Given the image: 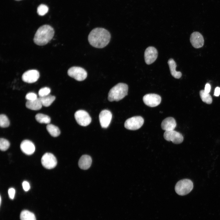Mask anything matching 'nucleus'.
<instances>
[{
    "mask_svg": "<svg viewBox=\"0 0 220 220\" xmlns=\"http://www.w3.org/2000/svg\"><path fill=\"white\" fill-rule=\"evenodd\" d=\"M46 128L49 133L53 137H57L60 134V131L59 128L53 124H48Z\"/></svg>",
    "mask_w": 220,
    "mask_h": 220,
    "instance_id": "aec40b11",
    "label": "nucleus"
},
{
    "mask_svg": "<svg viewBox=\"0 0 220 220\" xmlns=\"http://www.w3.org/2000/svg\"><path fill=\"white\" fill-rule=\"evenodd\" d=\"M20 148L23 152L28 155L33 154L35 150V147L33 143L28 140H24L21 142Z\"/></svg>",
    "mask_w": 220,
    "mask_h": 220,
    "instance_id": "2eb2a0df",
    "label": "nucleus"
},
{
    "mask_svg": "<svg viewBox=\"0 0 220 220\" xmlns=\"http://www.w3.org/2000/svg\"><path fill=\"white\" fill-rule=\"evenodd\" d=\"M1 197L0 196V204H1Z\"/></svg>",
    "mask_w": 220,
    "mask_h": 220,
    "instance_id": "72a5a7b5",
    "label": "nucleus"
},
{
    "mask_svg": "<svg viewBox=\"0 0 220 220\" xmlns=\"http://www.w3.org/2000/svg\"><path fill=\"white\" fill-rule=\"evenodd\" d=\"M110 38V34L108 30L104 28H97L90 31L88 36V40L93 46L102 48L108 44Z\"/></svg>",
    "mask_w": 220,
    "mask_h": 220,
    "instance_id": "f257e3e1",
    "label": "nucleus"
},
{
    "mask_svg": "<svg viewBox=\"0 0 220 220\" xmlns=\"http://www.w3.org/2000/svg\"><path fill=\"white\" fill-rule=\"evenodd\" d=\"M9 125V121L8 117L5 115L0 116V126L1 127H8Z\"/></svg>",
    "mask_w": 220,
    "mask_h": 220,
    "instance_id": "393cba45",
    "label": "nucleus"
},
{
    "mask_svg": "<svg viewBox=\"0 0 220 220\" xmlns=\"http://www.w3.org/2000/svg\"><path fill=\"white\" fill-rule=\"evenodd\" d=\"M37 98L36 94L33 92H30L28 93L25 96V98L27 101L34 100Z\"/></svg>",
    "mask_w": 220,
    "mask_h": 220,
    "instance_id": "c85d7f7f",
    "label": "nucleus"
},
{
    "mask_svg": "<svg viewBox=\"0 0 220 220\" xmlns=\"http://www.w3.org/2000/svg\"><path fill=\"white\" fill-rule=\"evenodd\" d=\"M128 85L124 83H119L110 90L108 95V99L110 101H119L127 95Z\"/></svg>",
    "mask_w": 220,
    "mask_h": 220,
    "instance_id": "7ed1b4c3",
    "label": "nucleus"
},
{
    "mask_svg": "<svg viewBox=\"0 0 220 220\" xmlns=\"http://www.w3.org/2000/svg\"><path fill=\"white\" fill-rule=\"evenodd\" d=\"M190 40L192 45L195 48H201L204 45V38L202 35L198 32H193L190 35Z\"/></svg>",
    "mask_w": 220,
    "mask_h": 220,
    "instance_id": "4468645a",
    "label": "nucleus"
},
{
    "mask_svg": "<svg viewBox=\"0 0 220 220\" xmlns=\"http://www.w3.org/2000/svg\"><path fill=\"white\" fill-rule=\"evenodd\" d=\"M39 77V72L36 70H31L23 73L22 79L23 81L28 83H33L37 81Z\"/></svg>",
    "mask_w": 220,
    "mask_h": 220,
    "instance_id": "ddd939ff",
    "label": "nucleus"
},
{
    "mask_svg": "<svg viewBox=\"0 0 220 220\" xmlns=\"http://www.w3.org/2000/svg\"><path fill=\"white\" fill-rule=\"evenodd\" d=\"M50 89L47 87H44L40 89L38 94L40 97H42L49 95L50 92Z\"/></svg>",
    "mask_w": 220,
    "mask_h": 220,
    "instance_id": "cd10ccee",
    "label": "nucleus"
},
{
    "mask_svg": "<svg viewBox=\"0 0 220 220\" xmlns=\"http://www.w3.org/2000/svg\"><path fill=\"white\" fill-rule=\"evenodd\" d=\"M8 193L10 198L11 199H13L15 193V189L12 188H10L8 190Z\"/></svg>",
    "mask_w": 220,
    "mask_h": 220,
    "instance_id": "c756f323",
    "label": "nucleus"
},
{
    "mask_svg": "<svg viewBox=\"0 0 220 220\" xmlns=\"http://www.w3.org/2000/svg\"><path fill=\"white\" fill-rule=\"evenodd\" d=\"M35 118L37 122L41 123L49 124L51 121V119L49 116L42 113L37 114Z\"/></svg>",
    "mask_w": 220,
    "mask_h": 220,
    "instance_id": "5701e85b",
    "label": "nucleus"
},
{
    "mask_svg": "<svg viewBox=\"0 0 220 220\" xmlns=\"http://www.w3.org/2000/svg\"><path fill=\"white\" fill-rule=\"evenodd\" d=\"M112 118V114L110 111L107 110L102 111L99 115V120L101 127L107 128L109 126Z\"/></svg>",
    "mask_w": 220,
    "mask_h": 220,
    "instance_id": "f8f14e48",
    "label": "nucleus"
},
{
    "mask_svg": "<svg viewBox=\"0 0 220 220\" xmlns=\"http://www.w3.org/2000/svg\"><path fill=\"white\" fill-rule=\"evenodd\" d=\"M16 0V1H20V0Z\"/></svg>",
    "mask_w": 220,
    "mask_h": 220,
    "instance_id": "f704fd0d",
    "label": "nucleus"
},
{
    "mask_svg": "<svg viewBox=\"0 0 220 220\" xmlns=\"http://www.w3.org/2000/svg\"><path fill=\"white\" fill-rule=\"evenodd\" d=\"M22 185L23 189L25 191H28L30 189V185L27 181H24Z\"/></svg>",
    "mask_w": 220,
    "mask_h": 220,
    "instance_id": "7c9ffc66",
    "label": "nucleus"
},
{
    "mask_svg": "<svg viewBox=\"0 0 220 220\" xmlns=\"http://www.w3.org/2000/svg\"><path fill=\"white\" fill-rule=\"evenodd\" d=\"M164 139L168 141H172L175 144H179L182 142L183 137L180 133L175 130L165 131L163 134Z\"/></svg>",
    "mask_w": 220,
    "mask_h": 220,
    "instance_id": "1a4fd4ad",
    "label": "nucleus"
},
{
    "mask_svg": "<svg viewBox=\"0 0 220 220\" xmlns=\"http://www.w3.org/2000/svg\"><path fill=\"white\" fill-rule=\"evenodd\" d=\"M54 33L53 28L48 25L40 27L35 35L33 40L34 43L39 46L47 44L53 38Z\"/></svg>",
    "mask_w": 220,
    "mask_h": 220,
    "instance_id": "f03ea898",
    "label": "nucleus"
},
{
    "mask_svg": "<svg viewBox=\"0 0 220 220\" xmlns=\"http://www.w3.org/2000/svg\"><path fill=\"white\" fill-rule=\"evenodd\" d=\"M170 72L172 75L176 79H179L182 75V74L180 72H177L176 70V64L175 61L172 58L169 59L168 61Z\"/></svg>",
    "mask_w": 220,
    "mask_h": 220,
    "instance_id": "6ab92c4d",
    "label": "nucleus"
},
{
    "mask_svg": "<svg viewBox=\"0 0 220 220\" xmlns=\"http://www.w3.org/2000/svg\"><path fill=\"white\" fill-rule=\"evenodd\" d=\"M176 126V123L174 119L172 117H168L164 119L161 124V127L165 131L173 130Z\"/></svg>",
    "mask_w": 220,
    "mask_h": 220,
    "instance_id": "dca6fc26",
    "label": "nucleus"
},
{
    "mask_svg": "<svg viewBox=\"0 0 220 220\" xmlns=\"http://www.w3.org/2000/svg\"><path fill=\"white\" fill-rule=\"evenodd\" d=\"M67 73L69 76L78 81H83L87 76V72L85 70L79 67L70 68L68 70Z\"/></svg>",
    "mask_w": 220,
    "mask_h": 220,
    "instance_id": "423d86ee",
    "label": "nucleus"
},
{
    "mask_svg": "<svg viewBox=\"0 0 220 220\" xmlns=\"http://www.w3.org/2000/svg\"><path fill=\"white\" fill-rule=\"evenodd\" d=\"M220 94V88L218 87H216L215 90L214 95L217 97Z\"/></svg>",
    "mask_w": 220,
    "mask_h": 220,
    "instance_id": "473e14b6",
    "label": "nucleus"
},
{
    "mask_svg": "<svg viewBox=\"0 0 220 220\" xmlns=\"http://www.w3.org/2000/svg\"><path fill=\"white\" fill-rule=\"evenodd\" d=\"M48 9V8L47 6L42 4L39 5L38 7L37 12L39 15L42 16L47 13Z\"/></svg>",
    "mask_w": 220,
    "mask_h": 220,
    "instance_id": "a878e982",
    "label": "nucleus"
},
{
    "mask_svg": "<svg viewBox=\"0 0 220 220\" xmlns=\"http://www.w3.org/2000/svg\"><path fill=\"white\" fill-rule=\"evenodd\" d=\"M200 95L203 101L208 104L212 103V97L209 93L205 92L204 90H202L200 91Z\"/></svg>",
    "mask_w": 220,
    "mask_h": 220,
    "instance_id": "b1692460",
    "label": "nucleus"
},
{
    "mask_svg": "<svg viewBox=\"0 0 220 220\" xmlns=\"http://www.w3.org/2000/svg\"><path fill=\"white\" fill-rule=\"evenodd\" d=\"M193 187V182L190 180L185 179L177 182L175 187V190L179 195L184 196L189 193Z\"/></svg>",
    "mask_w": 220,
    "mask_h": 220,
    "instance_id": "20e7f679",
    "label": "nucleus"
},
{
    "mask_svg": "<svg viewBox=\"0 0 220 220\" xmlns=\"http://www.w3.org/2000/svg\"><path fill=\"white\" fill-rule=\"evenodd\" d=\"M74 117L78 123L82 126H86L91 123V119L86 111L82 110L75 112Z\"/></svg>",
    "mask_w": 220,
    "mask_h": 220,
    "instance_id": "0eeeda50",
    "label": "nucleus"
},
{
    "mask_svg": "<svg viewBox=\"0 0 220 220\" xmlns=\"http://www.w3.org/2000/svg\"><path fill=\"white\" fill-rule=\"evenodd\" d=\"M92 162L91 157L87 155L82 156L79 159L78 165L79 167L83 170H87L90 167Z\"/></svg>",
    "mask_w": 220,
    "mask_h": 220,
    "instance_id": "f3484780",
    "label": "nucleus"
},
{
    "mask_svg": "<svg viewBox=\"0 0 220 220\" xmlns=\"http://www.w3.org/2000/svg\"><path fill=\"white\" fill-rule=\"evenodd\" d=\"M143 100L145 104L150 107L157 106L160 103L161 98L159 95L154 94H147L144 96Z\"/></svg>",
    "mask_w": 220,
    "mask_h": 220,
    "instance_id": "9d476101",
    "label": "nucleus"
},
{
    "mask_svg": "<svg viewBox=\"0 0 220 220\" xmlns=\"http://www.w3.org/2000/svg\"><path fill=\"white\" fill-rule=\"evenodd\" d=\"M39 98L42 105L45 107L50 106L54 101L56 98L54 96L50 95Z\"/></svg>",
    "mask_w": 220,
    "mask_h": 220,
    "instance_id": "412c9836",
    "label": "nucleus"
},
{
    "mask_svg": "<svg viewBox=\"0 0 220 220\" xmlns=\"http://www.w3.org/2000/svg\"><path fill=\"white\" fill-rule=\"evenodd\" d=\"M42 165L47 169H52L57 165V161L55 156L50 153H46L42 156L41 160Z\"/></svg>",
    "mask_w": 220,
    "mask_h": 220,
    "instance_id": "6e6552de",
    "label": "nucleus"
},
{
    "mask_svg": "<svg viewBox=\"0 0 220 220\" xmlns=\"http://www.w3.org/2000/svg\"><path fill=\"white\" fill-rule=\"evenodd\" d=\"M211 89V86L210 84L209 83H207L205 86L204 91L207 93H209Z\"/></svg>",
    "mask_w": 220,
    "mask_h": 220,
    "instance_id": "2f4dec72",
    "label": "nucleus"
},
{
    "mask_svg": "<svg viewBox=\"0 0 220 220\" xmlns=\"http://www.w3.org/2000/svg\"><path fill=\"white\" fill-rule=\"evenodd\" d=\"M21 220H36L35 215L32 212L27 210L23 211L20 214Z\"/></svg>",
    "mask_w": 220,
    "mask_h": 220,
    "instance_id": "4be33fe9",
    "label": "nucleus"
},
{
    "mask_svg": "<svg viewBox=\"0 0 220 220\" xmlns=\"http://www.w3.org/2000/svg\"><path fill=\"white\" fill-rule=\"evenodd\" d=\"M156 49L153 46H149L146 49L144 53V58L145 63L150 64L153 63L158 56Z\"/></svg>",
    "mask_w": 220,
    "mask_h": 220,
    "instance_id": "9b49d317",
    "label": "nucleus"
},
{
    "mask_svg": "<svg viewBox=\"0 0 220 220\" xmlns=\"http://www.w3.org/2000/svg\"><path fill=\"white\" fill-rule=\"evenodd\" d=\"M10 143L6 139L1 138L0 139V149L2 151L6 150L9 147Z\"/></svg>",
    "mask_w": 220,
    "mask_h": 220,
    "instance_id": "bb28decb",
    "label": "nucleus"
},
{
    "mask_svg": "<svg viewBox=\"0 0 220 220\" xmlns=\"http://www.w3.org/2000/svg\"><path fill=\"white\" fill-rule=\"evenodd\" d=\"M144 123V119L141 116H134L126 120L124 123V127L129 130H136L140 128Z\"/></svg>",
    "mask_w": 220,
    "mask_h": 220,
    "instance_id": "39448f33",
    "label": "nucleus"
},
{
    "mask_svg": "<svg viewBox=\"0 0 220 220\" xmlns=\"http://www.w3.org/2000/svg\"><path fill=\"white\" fill-rule=\"evenodd\" d=\"M42 106L39 98L34 100L27 101L26 103V107L32 110H39L41 108Z\"/></svg>",
    "mask_w": 220,
    "mask_h": 220,
    "instance_id": "a211bd4d",
    "label": "nucleus"
}]
</instances>
